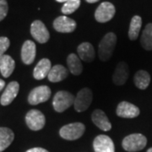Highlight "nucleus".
<instances>
[{"label": "nucleus", "mask_w": 152, "mask_h": 152, "mask_svg": "<svg viewBox=\"0 0 152 152\" xmlns=\"http://www.w3.org/2000/svg\"><path fill=\"white\" fill-rule=\"evenodd\" d=\"M86 131V126L82 123H72L64 125L59 130L60 136L67 140H75L81 137Z\"/></svg>", "instance_id": "nucleus-4"}, {"label": "nucleus", "mask_w": 152, "mask_h": 152, "mask_svg": "<svg viewBox=\"0 0 152 152\" xmlns=\"http://www.w3.org/2000/svg\"><path fill=\"white\" fill-rule=\"evenodd\" d=\"M26 152H49L47 150H45L43 148H40V147H36V148H32L28 150Z\"/></svg>", "instance_id": "nucleus-29"}, {"label": "nucleus", "mask_w": 152, "mask_h": 152, "mask_svg": "<svg viewBox=\"0 0 152 152\" xmlns=\"http://www.w3.org/2000/svg\"><path fill=\"white\" fill-rule=\"evenodd\" d=\"M26 122L28 128L33 131L41 130L46 124L44 114L37 109L29 111L26 116Z\"/></svg>", "instance_id": "nucleus-6"}, {"label": "nucleus", "mask_w": 152, "mask_h": 152, "mask_svg": "<svg viewBox=\"0 0 152 152\" xmlns=\"http://www.w3.org/2000/svg\"><path fill=\"white\" fill-rule=\"evenodd\" d=\"M79 58L85 62L91 63L95 59V49L90 42H83L77 48Z\"/></svg>", "instance_id": "nucleus-18"}, {"label": "nucleus", "mask_w": 152, "mask_h": 152, "mask_svg": "<svg viewBox=\"0 0 152 152\" xmlns=\"http://www.w3.org/2000/svg\"><path fill=\"white\" fill-rule=\"evenodd\" d=\"M20 91V85L16 81L10 82L7 86L0 98L2 106H8L15 99Z\"/></svg>", "instance_id": "nucleus-13"}, {"label": "nucleus", "mask_w": 152, "mask_h": 152, "mask_svg": "<svg viewBox=\"0 0 152 152\" xmlns=\"http://www.w3.org/2000/svg\"><path fill=\"white\" fill-rule=\"evenodd\" d=\"M53 27L58 32L71 33L75 31L76 22L69 17L63 15L55 19Z\"/></svg>", "instance_id": "nucleus-12"}, {"label": "nucleus", "mask_w": 152, "mask_h": 152, "mask_svg": "<svg viewBox=\"0 0 152 152\" xmlns=\"http://www.w3.org/2000/svg\"><path fill=\"white\" fill-rule=\"evenodd\" d=\"M93 93L89 88H83L77 93L75 97V109L78 113L86 111L92 102Z\"/></svg>", "instance_id": "nucleus-5"}, {"label": "nucleus", "mask_w": 152, "mask_h": 152, "mask_svg": "<svg viewBox=\"0 0 152 152\" xmlns=\"http://www.w3.org/2000/svg\"><path fill=\"white\" fill-rule=\"evenodd\" d=\"M75 102V96L73 94L66 91H60L55 94L53 100V106L56 112L64 113Z\"/></svg>", "instance_id": "nucleus-3"}, {"label": "nucleus", "mask_w": 152, "mask_h": 152, "mask_svg": "<svg viewBox=\"0 0 152 152\" xmlns=\"http://www.w3.org/2000/svg\"><path fill=\"white\" fill-rule=\"evenodd\" d=\"M142 26V19L139 15H134L132 18L129 30V37L131 41L136 40L140 31Z\"/></svg>", "instance_id": "nucleus-24"}, {"label": "nucleus", "mask_w": 152, "mask_h": 152, "mask_svg": "<svg viewBox=\"0 0 152 152\" xmlns=\"http://www.w3.org/2000/svg\"><path fill=\"white\" fill-rule=\"evenodd\" d=\"M80 4V0H68L62 7V13L64 15H70L79 9Z\"/></svg>", "instance_id": "nucleus-26"}, {"label": "nucleus", "mask_w": 152, "mask_h": 152, "mask_svg": "<svg viewBox=\"0 0 152 152\" xmlns=\"http://www.w3.org/2000/svg\"><path fill=\"white\" fill-rule=\"evenodd\" d=\"M9 6L6 0H0V21H2L8 14Z\"/></svg>", "instance_id": "nucleus-28"}, {"label": "nucleus", "mask_w": 152, "mask_h": 152, "mask_svg": "<svg viewBox=\"0 0 152 152\" xmlns=\"http://www.w3.org/2000/svg\"><path fill=\"white\" fill-rule=\"evenodd\" d=\"M99 0H86L87 3H90V4H94V3H96Z\"/></svg>", "instance_id": "nucleus-31"}, {"label": "nucleus", "mask_w": 152, "mask_h": 152, "mask_svg": "<svg viewBox=\"0 0 152 152\" xmlns=\"http://www.w3.org/2000/svg\"><path fill=\"white\" fill-rule=\"evenodd\" d=\"M31 34L32 37L39 43H46L50 38L48 30L43 22L35 20L31 26Z\"/></svg>", "instance_id": "nucleus-9"}, {"label": "nucleus", "mask_w": 152, "mask_h": 152, "mask_svg": "<svg viewBox=\"0 0 152 152\" xmlns=\"http://www.w3.org/2000/svg\"><path fill=\"white\" fill-rule=\"evenodd\" d=\"M116 13L114 5L110 2H103L98 6L95 12V18L96 21L100 23H106L113 18Z\"/></svg>", "instance_id": "nucleus-8"}, {"label": "nucleus", "mask_w": 152, "mask_h": 152, "mask_svg": "<svg viewBox=\"0 0 152 152\" xmlns=\"http://www.w3.org/2000/svg\"><path fill=\"white\" fill-rule=\"evenodd\" d=\"M15 68V62L10 55H3L0 57V72L4 78L12 75Z\"/></svg>", "instance_id": "nucleus-20"}, {"label": "nucleus", "mask_w": 152, "mask_h": 152, "mask_svg": "<svg viewBox=\"0 0 152 152\" xmlns=\"http://www.w3.org/2000/svg\"><path fill=\"white\" fill-rule=\"evenodd\" d=\"M129 76V65L125 62H120L115 69L113 75V81L116 86H123L128 80Z\"/></svg>", "instance_id": "nucleus-14"}, {"label": "nucleus", "mask_w": 152, "mask_h": 152, "mask_svg": "<svg viewBox=\"0 0 152 152\" xmlns=\"http://www.w3.org/2000/svg\"><path fill=\"white\" fill-rule=\"evenodd\" d=\"M68 69L74 75H80L83 71V65L78 55L70 53L67 58Z\"/></svg>", "instance_id": "nucleus-21"}, {"label": "nucleus", "mask_w": 152, "mask_h": 152, "mask_svg": "<svg viewBox=\"0 0 152 152\" xmlns=\"http://www.w3.org/2000/svg\"><path fill=\"white\" fill-rule=\"evenodd\" d=\"M147 152H152V148H150V149L147 151Z\"/></svg>", "instance_id": "nucleus-33"}, {"label": "nucleus", "mask_w": 152, "mask_h": 152, "mask_svg": "<svg viewBox=\"0 0 152 152\" xmlns=\"http://www.w3.org/2000/svg\"><path fill=\"white\" fill-rule=\"evenodd\" d=\"M10 45V39L5 37H0V57L4 55V53L8 50Z\"/></svg>", "instance_id": "nucleus-27"}, {"label": "nucleus", "mask_w": 152, "mask_h": 152, "mask_svg": "<svg viewBox=\"0 0 152 152\" xmlns=\"http://www.w3.org/2000/svg\"><path fill=\"white\" fill-rule=\"evenodd\" d=\"M4 86H5V82L0 79V91L4 88Z\"/></svg>", "instance_id": "nucleus-30"}, {"label": "nucleus", "mask_w": 152, "mask_h": 152, "mask_svg": "<svg viewBox=\"0 0 152 152\" xmlns=\"http://www.w3.org/2000/svg\"><path fill=\"white\" fill-rule=\"evenodd\" d=\"M68 75H69V69H66L64 66L57 64L52 67L48 75V78L50 82L57 83V82H60L65 80Z\"/></svg>", "instance_id": "nucleus-19"}, {"label": "nucleus", "mask_w": 152, "mask_h": 152, "mask_svg": "<svg viewBox=\"0 0 152 152\" xmlns=\"http://www.w3.org/2000/svg\"><path fill=\"white\" fill-rule=\"evenodd\" d=\"M117 43V37L113 32L104 36L98 46V57L102 61H107L111 58Z\"/></svg>", "instance_id": "nucleus-1"}, {"label": "nucleus", "mask_w": 152, "mask_h": 152, "mask_svg": "<svg viewBox=\"0 0 152 152\" xmlns=\"http://www.w3.org/2000/svg\"><path fill=\"white\" fill-rule=\"evenodd\" d=\"M51 93V89L47 86L36 87L29 94L28 102L33 106L45 102L50 98Z\"/></svg>", "instance_id": "nucleus-7"}, {"label": "nucleus", "mask_w": 152, "mask_h": 152, "mask_svg": "<svg viewBox=\"0 0 152 152\" xmlns=\"http://www.w3.org/2000/svg\"><path fill=\"white\" fill-rule=\"evenodd\" d=\"M57 2H58V3H65L66 1H68V0H56Z\"/></svg>", "instance_id": "nucleus-32"}, {"label": "nucleus", "mask_w": 152, "mask_h": 152, "mask_svg": "<svg viewBox=\"0 0 152 152\" xmlns=\"http://www.w3.org/2000/svg\"><path fill=\"white\" fill-rule=\"evenodd\" d=\"M140 43L147 51L152 50V23L148 24L142 32Z\"/></svg>", "instance_id": "nucleus-25"}, {"label": "nucleus", "mask_w": 152, "mask_h": 152, "mask_svg": "<svg viewBox=\"0 0 152 152\" xmlns=\"http://www.w3.org/2000/svg\"><path fill=\"white\" fill-rule=\"evenodd\" d=\"M134 82L137 88L140 90H145L150 86L151 75L145 70H139L134 75Z\"/></svg>", "instance_id": "nucleus-23"}, {"label": "nucleus", "mask_w": 152, "mask_h": 152, "mask_svg": "<svg viewBox=\"0 0 152 152\" xmlns=\"http://www.w3.org/2000/svg\"><path fill=\"white\" fill-rule=\"evenodd\" d=\"M15 139L14 132L9 128H0V152L4 151Z\"/></svg>", "instance_id": "nucleus-22"}, {"label": "nucleus", "mask_w": 152, "mask_h": 152, "mask_svg": "<svg viewBox=\"0 0 152 152\" xmlns=\"http://www.w3.org/2000/svg\"><path fill=\"white\" fill-rule=\"evenodd\" d=\"M117 115L120 118H134L140 115V109L135 105L128 102H121L116 110Z\"/></svg>", "instance_id": "nucleus-10"}, {"label": "nucleus", "mask_w": 152, "mask_h": 152, "mask_svg": "<svg viewBox=\"0 0 152 152\" xmlns=\"http://www.w3.org/2000/svg\"><path fill=\"white\" fill-rule=\"evenodd\" d=\"M95 152H115L113 140L107 135L101 134L96 137L93 142Z\"/></svg>", "instance_id": "nucleus-11"}, {"label": "nucleus", "mask_w": 152, "mask_h": 152, "mask_svg": "<svg viewBox=\"0 0 152 152\" xmlns=\"http://www.w3.org/2000/svg\"><path fill=\"white\" fill-rule=\"evenodd\" d=\"M147 144V139L141 134H132L126 136L122 145L126 151L136 152L143 150Z\"/></svg>", "instance_id": "nucleus-2"}, {"label": "nucleus", "mask_w": 152, "mask_h": 152, "mask_svg": "<svg viewBox=\"0 0 152 152\" xmlns=\"http://www.w3.org/2000/svg\"><path fill=\"white\" fill-rule=\"evenodd\" d=\"M37 47L32 41H26L21 48V59L25 64H31L36 58Z\"/></svg>", "instance_id": "nucleus-15"}, {"label": "nucleus", "mask_w": 152, "mask_h": 152, "mask_svg": "<svg viewBox=\"0 0 152 152\" xmlns=\"http://www.w3.org/2000/svg\"><path fill=\"white\" fill-rule=\"evenodd\" d=\"M91 120L94 124L102 130L109 131L112 129V124L109 121L108 118L102 110L100 109L95 110L91 115Z\"/></svg>", "instance_id": "nucleus-16"}, {"label": "nucleus", "mask_w": 152, "mask_h": 152, "mask_svg": "<svg viewBox=\"0 0 152 152\" xmlns=\"http://www.w3.org/2000/svg\"><path fill=\"white\" fill-rule=\"evenodd\" d=\"M51 69H52L51 61L48 58H42L38 62V64L35 67L33 71V76L36 80H43L48 75Z\"/></svg>", "instance_id": "nucleus-17"}]
</instances>
